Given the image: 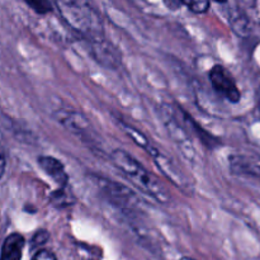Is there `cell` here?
Wrapping results in <instances>:
<instances>
[{
	"mask_svg": "<svg viewBox=\"0 0 260 260\" xmlns=\"http://www.w3.org/2000/svg\"><path fill=\"white\" fill-rule=\"evenodd\" d=\"M5 165H7V160H5V152H2V169H0V178L4 177L5 174Z\"/></svg>",
	"mask_w": 260,
	"mask_h": 260,
	"instance_id": "obj_18",
	"label": "cell"
},
{
	"mask_svg": "<svg viewBox=\"0 0 260 260\" xmlns=\"http://www.w3.org/2000/svg\"><path fill=\"white\" fill-rule=\"evenodd\" d=\"M165 5H167L168 8H169L170 10H173V9H175V8H179V7H182V2H165L164 3Z\"/></svg>",
	"mask_w": 260,
	"mask_h": 260,
	"instance_id": "obj_17",
	"label": "cell"
},
{
	"mask_svg": "<svg viewBox=\"0 0 260 260\" xmlns=\"http://www.w3.org/2000/svg\"><path fill=\"white\" fill-rule=\"evenodd\" d=\"M53 118L63 128L76 136H84V135L89 134V131L91 129L88 118L83 113L74 111V109H57L53 113Z\"/></svg>",
	"mask_w": 260,
	"mask_h": 260,
	"instance_id": "obj_7",
	"label": "cell"
},
{
	"mask_svg": "<svg viewBox=\"0 0 260 260\" xmlns=\"http://www.w3.org/2000/svg\"><path fill=\"white\" fill-rule=\"evenodd\" d=\"M111 159L114 167L141 192L162 205H168L170 202L172 197L164 184L128 152L122 149H116L111 154Z\"/></svg>",
	"mask_w": 260,
	"mask_h": 260,
	"instance_id": "obj_1",
	"label": "cell"
},
{
	"mask_svg": "<svg viewBox=\"0 0 260 260\" xmlns=\"http://www.w3.org/2000/svg\"><path fill=\"white\" fill-rule=\"evenodd\" d=\"M147 154L152 157L154 164L156 165L157 169H159L160 172L164 174V177L167 178L168 180H170L175 187L179 188V189L182 190H187L188 188L190 187L189 180H188L187 177L180 172L179 168L174 164V161H173L170 157H168L167 155L162 154L161 151H159L155 146L152 147Z\"/></svg>",
	"mask_w": 260,
	"mask_h": 260,
	"instance_id": "obj_6",
	"label": "cell"
},
{
	"mask_svg": "<svg viewBox=\"0 0 260 260\" xmlns=\"http://www.w3.org/2000/svg\"><path fill=\"white\" fill-rule=\"evenodd\" d=\"M168 109H169V106L162 104L161 111H160V113L162 116V121H164L165 128H167L170 139L174 141L178 149L180 150L182 155H184L185 159L193 161L196 159L194 145H193L192 140H190L189 135L187 134L184 127L177 119V117L170 113V111H168Z\"/></svg>",
	"mask_w": 260,
	"mask_h": 260,
	"instance_id": "obj_4",
	"label": "cell"
},
{
	"mask_svg": "<svg viewBox=\"0 0 260 260\" xmlns=\"http://www.w3.org/2000/svg\"><path fill=\"white\" fill-rule=\"evenodd\" d=\"M25 4H27L29 8H32L37 14H42V15L52 12V7L55 5L52 4V3L47 2V0H41V2H33V0H30V2H25Z\"/></svg>",
	"mask_w": 260,
	"mask_h": 260,
	"instance_id": "obj_14",
	"label": "cell"
},
{
	"mask_svg": "<svg viewBox=\"0 0 260 260\" xmlns=\"http://www.w3.org/2000/svg\"><path fill=\"white\" fill-rule=\"evenodd\" d=\"M57 8L63 22L74 29L81 33L84 37L90 41H101L103 36V20L95 8L91 7L86 2L78 0H61L56 2Z\"/></svg>",
	"mask_w": 260,
	"mask_h": 260,
	"instance_id": "obj_2",
	"label": "cell"
},
{
	"mask_svg": "<svg viewBox=\"0 0 260 260\" xmlns=\"http://www.w3.org/2000/svg\"><path fill=\"white\" fill-rule=\"evenodd\" d=\"M50 202L56 208H66L75 203V198L66 190V188H58L50 196Z\"/></svg>",
	"mask_w": 260,
	"mask_h": 260,
	"instance_id": "obj_12",
	"label": "cell"
},
{
	"mask_svg": "<svg viewBox=\"0 0 260 260\" xmlns=\"http://www.w3.org/2000/svg\"><path fill=\"white\" fill-rule=\"evenodd\" d=\"M25 239L22 234H9L4 239L2 245V259L0 260H22Z\"/></svg>",
	"mask_w": 260,
	"mask_h": 260,
	"instance_id": "obj_10",
	"label": "cell"
},
{
	"mask_svg": "<svg viewBox=\"0 0 260 260\" xmlns=\"http://www.w3.org/2000/svg\"><path fill=\"white\" fill-rule=\"evenodd\" d=\"M30 260H57V258H56V255L52 253V251L43 248L41 249V250L36 251Z\"/></svg>",
	"mask_w": 260,
	"mask_h": 260,
	"instance_id": "obj_16",
	"label": "cell"
},
{
	"mask_svg": "<svg viewBox=\"0 0 260 260\" xmlns=\"http://www.w3.org/2000/svg\"><path fill=\"white\" fill-rule=\"evenodd\" d=\"M90 179L111 205L122 211L124 215L129 217H139L144 213L142 202L128 187L98 174H91Z\"/></svg>",
	"mask_w": 260,
	"mask_h": 260,
	"instance_id": "obj_3",
	"label": "cell"
},
{
	"mask_svg": "<svg viewBox=\"0 0 260 260\" xmlns=\"http://www.w3.org/2000/svg\"><path fill=\"white\" fill-rule=\"evenodd\" d=\"M48 240H50V233L47 230L42 229V230L36 231L35 235L32 236V240H30V248H32V250H41Z\"/></svg>",
	"mask_w": 260,
	"mask_h": 260,
	"instance_id": "obj_13",
	"label": "cell"
},
{
	"mask_svg": "<svg viewBox=\"0 0 260 260\" xmlns=\"http://www.w3.org/2000/svg\"><path fill=\"white\" fill-rule=\"evenodd\" d=\"M229 165L233 174L260 179V159L250 155L234 154L229 156Z\"/></svg>",
	"mask_w": 260,
	"mask_h": 260,
	"instance_id": "obj_8",
	"label": "cell"
},
{
	"mask_svg": "<svg viewBox=\"0 0 260 260\" xmlns=\"http://www.w3.org/2000/svg\"><path fill=\"white\" fill-rule=\"evenodd\" d=\"M229 19H230V24L234 32L238 36L246 37L250 33V23L244 14H236L234 13V10H231V15L229 17Z\"/></svg>",
	"mask_w": 260,
	"mask_h": 260,
	"instance_id": "obj_11",
	"label": "cell"
},
{
	"mask_svg": "<svg viewBox=\"0 0 260 260\" xmlns=\"http://www.w3.org/2000/svg\"><path fill=\"white\" fill-rule=\"evenodd\" d=\"M38 165L41 169L56 183L60 188H66L69 183V174L66 173L65 167L58 159L48 155H42L38 157Z\"/></svg>",
	"mask_w": 260,
	"mask_h": 260,
	"instance_id": "obj_9",
	"label": "cell"
},
{
	"mask_svg": "<svg viewBox=\"0 0 260 260\" xmlns=\"http://www.w3.org/2000/svg\"><path fill=\"white\" fill-rule=\"evenodd\" d=\"M182 4L196 14H203L211 7V3L207 0H203V2H182Z\"/></svg>",
	"mask_w": 260,
	"mask_h": 260,
	"instance_id": "obj_15",
	"label": "cell"
},
{
	"mask_svg": "<svg viewBox=\"0 0 260 260\" xmlns=\"http://www.w3.org/2000/svg\"><path fill=\"white\" fill-rule=\"evenodd\" d=\"M208 78H210L211 85L215 89L216 93L222 96L223 99H226L229 103L236 104L240 102V90L236 85L235 79L233 78L230 71L225 66L220 65V63L213 65L208 73Z\"/></svg>",
	"mask_w": 260,
	"mask_h": 260,
	"instance_id": "obj_5",
	"label": "cell"
},
{
	"mask_svg": "<svg viewBox=\"0 0 260 260\" xmlns=\"http://www.w3.org/2000/svg\"><path fill=\"white\" fill-rule=\"evenodd\" d=\"M180 260H197V259H193V258H189V256H184V258H182Z\"/></svg>",
	"mask_w": 260,
	"mask_h": 260,
	"instance_id": "obj_19",
	"label": "cell"
}]
</instances>
